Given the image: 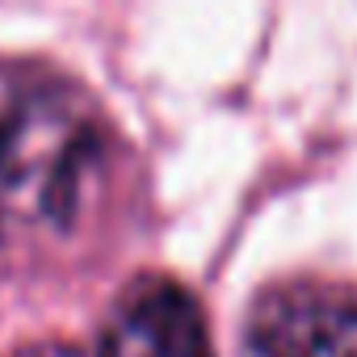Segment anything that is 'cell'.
Returning <instances> with one entry per match:
<instances>
[{
	"label": "cell",
	"instance_id": "277c9868",
	"mask_svg": "<svg viewBox=\"0 0 357 357\" xmlns=\"http://www.w3.org/2000/svg\"><path fill=\"white\" fill-rule=\"evenodd\" d=\"M13 357H84V353H76L68 344H30V349H22Z\"/></svg>",
	"mask_w": 357,
	"mask_h": 357
},
{
	"label": "cell",
	"instance_id": "6da1fadb",
	"mask_svg": "<svg viewBox=\"0 0 357 357\" xmlns=\"http://www.w3.org/2000/svg\"><path fill=\"white\" fill-rule=\"evenodd\" d=\"M101 160V118L51 68L0 63V227H63Z\"/></svg>",
	"mask_w": 357,
	"mask_h": 357
},
{
	"label": "cell",
	"instance_id": "7a4b0ae2",
	"mask_svg": "<svg viewBox=\"0 0 357 357\" xmlns=\"http://www.w3.org/2000/svg\"><path fill=\"white\" fill-rule=\"evenodd\" d=\"M244 357H357V290L340 282H282L244 328Z\"/></svg>",
	"mask_w": 357,
	"mask_h": 357
},
{
	"label": "cell",
	"instance_id": "3957f363",
	"mask_svg": "<svg viewBox=\"0 0 357 357\" xmlns=\"http://www.w3.org/2000/svg\"><path fill=\"white\" fill-rule=\"evenodd\" d=\"M101 357H215L202 307L168 278H139L114 303Z\"/></svg>",
	"mask_w": 357,
	"mask_h": 357
}]
</instances>
